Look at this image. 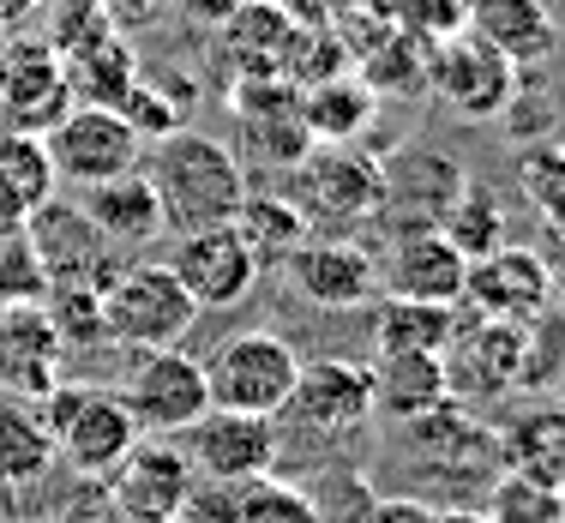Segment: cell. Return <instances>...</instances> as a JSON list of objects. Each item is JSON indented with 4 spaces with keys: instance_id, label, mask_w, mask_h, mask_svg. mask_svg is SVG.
I'll use <instances>...</instances> for the list:
<instances>
[{
    "instance_id": "5b68a950",
    "label": "cell",
    "mask_w": 565,
    "mask_h": 523,
    "mask_svg": "<svg viewBox=\"0 0 565 523\" xmlns=\"http://www.w3.org/2000/svg\"><path fill=\"white\" fill-rule=\"evenodd\" d=\"M199 367H205L211 409L277 415L282 397H289V385H295V373H301V355H295L289 338H277V331H235V338H223Z\"/></svg>"
},
{
    "instance_id": "d4e9b609",
    "label": "cell",
    "mask_w": 565,
    "mask_h": 523,
    "mask_svg": "<svg viewBox=\"0 0 565 523\" xmlns=\"http://www.w3.org/2000/svg\"><path fill=\"white\" fill-rule=\"evenodd\" d=\"M73 85H66L61 61L49 55V49H31V55H12L7 73H0V109H7V127L12 132H36L43 139L55 120L73 109Z\"/></svg>"
},
{
    "instance_id": "681fc988",
    "label": "cell",
    "mask_w": 565,
    "mask_h": 523,
    "mask_svg": "<svg viewBox=\"0 0 565 523\" xmlns=\"http://www.w3.org/2000/svg\"><path fill=\"white\" fill-rule=\"evenodd\" d=\"M349 7H373V0H349Z\"/></svg>"
},
{
    "instance_id": "d6a6232c",
    "label": "cell",
    "mask_w": 565,
    "mask_h": 523,
    "mask_svg": "<svg viewBox=\"0 0 565 523\" xmlns=\"http://www.w3.org/2000/svg\"><path fill=\"white\" fill-rule=\"evenodd\" d=\"M439 235H446L463 259H488V253H500L505 247V205H500V193H488V186L469 181L463 193H457V205L446 211Z\"/></svg>"
},
{
    "instance_id": "e575fe53",
    "label": "cell",
    "mask_w": 565,
    "mask_h": 523,
    "mask_svg": "<svg viewBox=\"0 0 565 523\" xmlns=\"http://www.w3.org/2000/svg\"><path fill=\"white\" fill-rule=\"evenodd\" d=\"M355 66V49H349L343 31H289L277 61V78H289L295 90H313L326 78H343Z\"/></svg>"
},
{
    "instance_id": "f546056e",
    "label": "cell",
    "mask_w": 565,
    "mask_h": 523,
    "mask_svg": "<svg viewBox=\"0 0 565 523\" xmlns=\"http://www.w3.org/2000/svg\"><path fill=\"white\" fill-rule=\"evenodd\" d=\"M373 115H380V103H373V90L355 73L301 90V120L313 132V145H355L373 127Z\"/></svg>"
},
{
    "instance_id": "e0dca14e",
    "label": "cell",
    "mask_w": 565,
    "mask_h": 523,
    "mask_svg": "<svg viewBox=\"0 0 565 523\" xmlns=\"http://www.w3.org/2000/svg\"><path fill=\"white\" fill-rule=\"evenodd\" d=\"M228 103H235L241 139H247V151L259 163L289 174L313 151V132L301 120V90L289 78H241V85H228Z\"/></svg>"
},
{
    "instance_id": "ab89813d",
    "label": "cell",
    "mask_w": 565,
    "mask_h": 523,
    "mask_svg": "<svg viewBox=\"0 0 565 523\" xmlns=\"http://www.w3.org/2000/svg\"><path fill=\"white\" fill-rule=\"evenodd\" d=\"M49 325L66 343H103V295L97 289H49Z\"/></svg>"
},
{
    "instance_id": "1f68e13d",
    "label": "cell",
    "mask_w": 565,
    "mask_h": 523,
    "mask_svg": "<svg viewBox=\"0 0 565 523\" xmlns=\"http://www.w3.org/2000/svg\"><path fill=\"white\" fill-rule=\"evenodd\" d=\"M55 169H49V151H43V139L36 132H12V127H0V193L12 199V205L31 217L43 199H55Z\"/></svg>"
},
{
    "instance_id": "5bb4252c",
    "label": "cell",
    "mask_w": 565,
    "mask_h": 523,
    "mask_svg": "<svg viewBox=\"0 0 565 523\" xmlns=\"http://www.w3.org/2000/svg\"><path fill=\"white\" fill-rule=\"evenodd\" d=\"M301 434H319V439H349L355 427H367L373 415V380L361 361H343V355H326V361H301L282 409Z\"/></svg>"
},
{
    "instance_id": "603a6c76",
    "label": "cell",
    "mask_w": 565,
    "mask_h": 523,
    "mask_svg": "<svg viewBox=\"0 0 565 523\" xmlns=\"http://www.w3.org/2000/svg\"><path fill=\"white\" fill-rule=\"evenodd\" d=\"M427 61H434V43H422V36H409L403 24H385L367 12V43L355 49V66H349V73L373 90V103H392V97L427 90Z\"/></svg>"
},
{
    "instance_id": "74e56055",
    "label": "cell",
    "mask_w": 565,
    "mask_h": 523,
    "mask_svg": "<svg viewBox=\"0 0 565 523\" xmlns=\"http://www.w3.org/2000/svg\"><path fill=\"white\" fill-rule=\"evenodd\" d=\"M518 186L547 217V230H565V145H530L518 157Z\"/></svg>"
},
{
    "instance_id": "60d3db41",
    "label": "cell",
    "mask_w": 565,
    "mask_h": 523,
    "mask_svg": "<svg viewBox=\"0 0 565 523\" xmlns=\"http://www.w3.org/2000/svg\"><path fill=\"white\" fill-rule=\"evenodd\" d=\"M115 115H120V120H127V127H132V132H139V139H145V145H157V139H169V132H174V127H181V115H174V109H169V103H163V97H157V90H151V85H145V78H132V85H127V90H120V97H115Z\"/></svg>"
},
{
    "instance_id": "52a82bcc",
    "label": "cell",
    "mask_w": 565,
    "mask_h": 523,
    "mask_svg": "<svg viewBox=\"0 0 565 523\" xmlns=\"http://www.w3.org/2000/svg\"><path fill=\"white\" fill-rule=\"evenodd\" d=\"M24 247H31L43 289H109L120 271V247L78 205L43 199V205L24 217Z\"/></svg>"
},
{
    "instance_id": "6da1fadb",
    "label": "cell",
    "mask_w": 565,
    "mask_h": 523,
    "mask_svg": "<svg viewBox=\"0 0 565 523\" xmlns=\"http://www.w3.org/2000/svg\"><path fill=\"white\" fill-rule=\"evenodd\" d=\"M139 169L157 186V199H163V223L174 235L211 230V223H235L241 199H247L241 157L228 145H217L211 132H193V127H174L169 139H157Z\"/></svg>"
},
{
    "instance_id": "d590c367",
    "label": "cell",
    "mask_w": 565,
    "mask_h": 523,
    "mask_svg": "<svg viewBox=\"0 0 565 523\" xmlns=\"http://www.w3.org/2000/svg\"><path fill=\"white\" fill-rule=\"evenodd\" d=\"M481 523H565V493L518 476V469H500V476L488 481Z\"/></svg>"
},
{
    "instance_id": "4dcf8cb0",
    "label": "cell",
    "mask_w": 565,
    "mask_h": 523,
    "mask_svg": "<svg viewBox=\"0 0 565 523\" xmlns=\"http://www.w3.org/2000/svg\"><path fill=\"white\" fill-rule=\"evenodd\" d=\"M235 230H241V241H247L253 253H259V265H282L307 235H313L289 193H247L241 211H235Z\"/></svg>"
},
{
    "instance_id": "f907efd6",
    "label": "cell",
    "mask_w": 565,
    "mask_h": 523,
    "mask_svg": "<svg viewBox=\"0 0 565 523\" xmlns=\"http://www.w3.org/2000/svg\"><path fill=\"white\" fill-rule=\"evenodd\" d=\"M109 523H127V517H109Z\"/></svg>"
},
{
    "instance_id": "f35d334b",
    "label": "cell",
    "mask_w": 565,
    "mask_h": 523,
    "mask_svg": "<svg viewBox=\"0 0 565 523\" xmlns=\"http://www.w3.org/2000/svg\"><path fill=\"white\" fill-rule=\"evenodd\" d=\"M367 12L385 24H403V31L422 36V43H446V36L463 31L469 0H373Z\"/></svg>"
},
{
    "instance_id": "bcb514c9",
    "label": "cell",
    "mask_w": 565,
    "mask_h": 523,
    "mask_svg": "<svg viewBox=\"0 0 565 523\" xmlns=\"http://www.w3.org/2000/svg\"><path fill=\"white\" fill-rule=\"evenodd\" d=\"M43 0H0V24H19L24 12H36Z\"/></svg>"
},
{
    "instance_id": "7dc6e473",
    "label": "cell",
    "mask_w": 565,
    "mask_h": 523,
    "mask_svg": "<svg viewBox=\"0 0 565 523\" xmlns=\"http://www.w3.org/2000/svg\"><path fill=\"white\" fill-rule=\"evenodd\" d=\"M427 523H481V512H434Z\"/></svg>"
},
{
    "instance_id": "484cf974",
    "label": "cell",
    "mask_w": 565,
    "mask_h": 523,
    "mask_svg": "<svg viewBox=\"0 0 565 523\" xmlns=\"http://www.w3.org/2000/svg\"><path fill=\"white\" fill-rule=\"evenodd\" d=\"M78 211H85V217L97 223L120 253L145 247V241H157L169 230V223H163V199H157V186L145 181V169L115 174V181H103V186H85Z\"/></svg>"
},
{
    "instance_id": "7a4b0ae2",
    "label": "cell",
    "mask_w": 565,
    "mask_h": 523,
    "mask_svg": "<svg viewBox=\"0 0 565 523\" xmlns=\"http://www.w3.org/2000/svg\"><path fill=\"white\" fill-rule=\"evenodd\" d=\"M469 186V174L457 169V157H446L439 145L409 139L392 157H380V205H373V230L385 241L403 235H427L446 223V211L457 205V193Z\"/></svg>"
},
{
    "instance_id": "836d02e7",
    "label": "cell",
    "mask_w": 565,
    "mask_h": 523,
    "mask_svg": "<svg viewBox=\"0 0 565 523\" xmlns=\"http://www.w3.org/2000/svg\"><path fill=\"white\" fill-rule=\"evenodd\" d=\"M565 380V313L542 307V313L518 319V392H547Z\"/></svg>"
},
{
    "instance_id": "4316f807",
    "label": "cell",
    "mask_w": 565,
    "mask_h": 523,
    "mask_svg": "<svg viewBox=\"0 0 565 523\" xmlns=\"http://www.w3.org/2000/svg\"><path fill=\"white\" fill-rule=\"evenodd\" d=\"M367 380H373V409H380L385 421H397V427H409V421H422V415L457 404L451 385H446V361L439 355H380L367 367Z\"/></svg>"
},
{
    "instance_id": "3957f363",
    "label": "cell",
    "mask_w": 565,
    "mask_h": 523,
    "mask_svg": "<svg viewBox=\"0 0 565 523\" xmlns=\"http://www.w3.org/2000/svg\"><path fill=\"white\" fill-rule=\"evenodd\" d=\"M43 421H49V439H55V463H66L73 476H97V481L139 439L127 404L109 385H85V380H61L43 397Z\"/></svg>"
},
{
    "instance_id": "f1b7e54d",
    "label": "cell",
    "mask_w": 565,
    "mask_h": 523,
    "mask_svg": "<svg viewBox=\"0 0 565 523\" xmlns=\"http://www.w3.org/2000/svg\"><path fill=\"white\" fill-rule=\"evenodd\" d=\"M463 325V307H439V301H397L385 295V307L373 313V338L380 355H446V343Z\"/></svg>"
},
{
    "instance_id": "2e32d148",
    "label": "cell",
    "mask_w": 565,
    "mask_h": 523,
    "mask_svg": "<svg viewBox=\"0 0 565 523\" xmlns=\"http://www.w3.org/2000/svg\"><path fill=\"white\" fill-rule=\"evenodd\" d=\"M457 307L469 319H505V325H518V319L554 307V277H547L535 247H500L488 259H469L463 301Z\"/></svg>"
},
{
    "instance_id": "4fadbf2b",
    "label": "cell",
    "mask_w": 565,
    "mask_h": 523,
    "mask_svg": "<svg viewBox=\"0 0 565 523\" xmlns=\"http://www.w3.org/2000/svg\"><path fill=\"white\" fill-rule=\"evenodd\" d=\"M103 488H109V517L181 523L186 488H193V463L169 439H132V451L103 476Z\"/></svg>"
},
{
    "instance_id": "d6986e66",
    "label": "cell",
    "mask_w": 565,
    "mask_h": 523,
    "mask_svg": "<svg viewBox=\"0 0 565 523\" xmlns=\"http://www.w3.org/2000/svg\"><path fill=\"white\" fill-rule=\"evenodd\" d=\"M61 385V338L36 301L0 307V392L43 404Z\"/></svg>"
},
{
    "instance_id": "9a60e30c",
    "label": "cell",
    "mask_w": 565,
    "mask_h": 523,
    "mask_svg": "<svg viewBox=\"0 0 565 523\" xmlns=\"http://www.w3.org/2000/svg\"><path fill=\"white\" fill-rule=\"evenodd\" d=\"M277 427L271 415H235V409H205L193 427H186V463H193L199 481H259L277 469Z\"/></svg>"
},
{
    "instance_id": "30bf717a",
    "label": "cell",
    "mask_w": 565,
    "mask_h": 523,
    "mask_svg": "<svg viewBox=\"0 0 565 523\" xmlns=\"http://www.w3.org/2000/svg\"><path fill=\"white\" fill-rule=\"evenodd\" d=\"M523 73L511 66L500 49H488L481 36L457 31L446 43H434V61H427V97H439L451 115L463 120H500L518 103Z\"/></svg>"
},
{
    "instance_id": "ba28073f",
    "label": "cell",
    "mask_w": 565,
    "mask_h": 523,
    "mask_svg": "<svg viewBox=\"0 0 565 523\" xmlns=\"http://www.w3.org/2000/svg\"><path fill=\"white\" fill-rule=\"evenodd\" d=\"M115 397L127 404L139 439H174L211 409L205 367L193 355H181V349H139V361L115 385Z\"/></svg>"
},
{
    "instance_id": "9c48e42d",
    "label": "cell",
    "mask_w": 565,
    "mask_h": 523,
    "mask_svg": "<svg viewBox=\"0 0 565 523\" xmlns=\"http://www.w3.org/2000/svg\"><path fill=\"white\" fill-rule=\"evenodd\" d=\"M43 151H49L55 181L78 186V193L115 181V174H132L145 163V139L115 109H103V103H78V109H66L55 127L43 132Z\"/></svg>"
},
{
    "instance_id": "ee69618b",
    "label": "cell",
    "mask_w": 565,
    "mask_h": 523,
    "mask_svg": "<svg viewBox=\"0 0 565 523\" xmlns=\"http://www.w3.org/2000/svg\"><path fill=\"white\" fill-rule=\"evenodd\" d=\"M434 505L427 500H409V493H385V500H367L355 523H427Z\"/></svg>"
},
{
    "instance_id": "7402d4cb",
    "label": "cell",
    "mask_w": 565,
    "mask_h": 523,
    "mask_svg": "<svg viewBox=\"0 0 565 523\" xmlns=\"http://www.w3.org/2000/svg\"><path fill=\"white\" fill-rule=\"evenodd\" d=\"M295 24L282 19L277 0H241L235 12L217 24V55L228 66V85H241V78H277V61H282V43H289Z\"/></svg>"
},
{
    "instance_id": "277c9868",
    "label": "cell",
    "mask_w": 565,
    "mask_h": 523,
    "mask_svg": "<svg viewBox=\"0 0 565 523\" xmlns=\"http://www.w3.org/2000/svg\"><path fill=\"white\" fill-rule=\"evenodd\" d=\"M282 193L295 199L307 230H355L380 205V157L361 145H313L289 169Z\"/></svg>"
},
{
    "instance_id": "ac0fdd59",
    "label": "cell",
    "mask_w": 565,
    "mask_h": 523,
    "mask_svg": "<svg viewBox=\"0 0 565 523\" xmlns=\"http://www.w3.org/2000/svg\"><path fill=\"white\" fill-rule=\"evenodd\" d=\"M446 385L451 397H500L518 392V325L505 319H469L446 343Z\"/></svg>"
},
{
    "instance_id": "ffe728a7",
    "label": "cell",
    "mask_w": 565,
    "mask_h": 523,
    "mask_svg": "<svg viewBox=\"0 0 565 523\" xmlns=\"http://www.w3.org/2000/svg\"><path fill=\"white\" fill-rule=\"evenodd\" d=\"M463 277H469V259H463V253H457L439 230L392 241V259L380 265V284L392 289L397 301H439V307H457V301H463Z\"/></svg>"
},
{
    "instance_id": "7c38bea8",
    "label": "cell",
    "mask_w": 565,
    "mask_h": 523,
    "mask_svg": "<svg viewBox=\"0 0 565 523\" xmlns=\"http://www.w3.org/2000/svg\"><path fill=\"white\" fill-rule=\"evenodd\" d=\"M277 271L307 307H326V313H355L380 295V259L343 235H307Z\"/></svg>"
},
{
    "instance_id": "8992f818",
    "label": "cell",
    "mask_w": 565,
    "mask_h": 523,
    "mask_svg": "<svg viewBox=\"0 0 565 523\" xmlns=\"http://www.w3.org/2000/svg\"><path fill=\"white\" fill-rule=\"evenodd\" d=\"M193 319L199 307L169 265H120L115 284L103 289V338L127 349H181Z\"/></svg>"
},
{
    "instance_id": "c3c4849f",
    "label": "cell",
    "mask_w": 565,
    "mask_h": 523,
    "mask_svg": "<svg viewBox=\"0 0 565 523\" xmlns=\"http://www.w3.org/2000/svg\"><path fill=\"white\" fill-rule=\"evenodd\" d=\"M19 523H49V517H19Z\"/></svg>"
},
{
    "instance_id": "8fae6325",
    "label": "cell",
    "mask_w": 565,
    "mask_h": 523,
    "mask_svg": "<svg viewBox=\"0 0 565 523\" xmlns=\"http://www.w3.org/2000/svg\"><path fill=\"white\" fill-rule=\"evenodd\" d=\"M163 265L174 271V284L193 295L199 313H223V307H241L253 289H259V277H265L259 253L241 241L235 223H211V230L174 235V253H169Z\"/></svg>"
},
{
    "instance_id": "44dd1931",
    "label": "cell",
    "mask_w": 565,
    "mask_h": 523,
    "mask_svg": "<svg viewBox=\"0 0 565 523\" xmlns=\"http://www.w3.org/2000/svg\"><path fill=\"white\" fill-rule=\"evenodd\" d=\"M463 31L481 36L488 49H500L518 73L542 66L559 49V24L547 12V0H469Z\"/></svg>"
},
{
    "instance_id": "7bdbcfd3",
    "label": "cell",
    "mask_w": 565,
    "mask_h": 523,
    "mask_svg": "<svg viewBox=\"0 0 565 523\" xmlns=\"http://www.w3.org/2000/svg\"><path fill=\"white\" fill-rule=\"evenodd\" d=\"M277 7H282V19H289L295 31H338L349 0H277Z\"/></svg>"
},
{
    "instance_id": "f6af8a7d",
    "label": "cell",
    "mask_w": 565,
    "mask_h": 523,
    "mask_svg": "<svg viewBox=\"0 0 565 523\" xmlns=\"http://www.w3.org/2000/svg\"><path fill=\"white\" fill-rule=\"evenodd\" d=\"M235 7H241V0H181V12L199 24V31H217V24H223Z\"/></svg>"
},
{
    "instance_id": "b9f144b4",
    "label": "cell",
    "mask_w": 565,
    "mask_h": 523,
    "mask_svg": "<svg viewBox=\"0 0 565 523\" xmlns=\"http://www.w3.org/2000/svg\"><path fill=\"white\" fill-rule=\"evenodd\" d=\"M36 295H43V271H36L31 247H24V230L0 235V307H24Z\"/></svg>"
},
{
    "instance_id": "cb8c5ba5",
    "label": "cell",
    "mask_w": 565,
    "mask_h": 523,
    "mask_svg": "<svg viewBox=\"0 0 565 523\" xmlns=\"http://www.w3.org/2000/svg\"><path fill=\"white\" fill-rule=\"evenodd\" d=\"M493 446H500V469H518V476L565 493V404L518 409L505 427H493Z\"/></svg>"
},
{
    "instance_id": "8d00e7d4",
    "label": "cell",
    "mask_w": 565,
    "mask_h": 523,
    "mask_svg": "<svg viewBox=\"0 0 565 523\" xmlns=\"http://www.w3.org/2000/svg\"><path fill=\"white\" fill-rule=\"evenodd\" d=\"M235 523H326V517H319V500L307 488L277 481V476H259V481H241Z\"/></svg>"
},
{
    "instance_id": "83f0119b",
    "label": "cell",
    "mask_w": 565,
    "mask_h": 523,
    "mask_svg": "<svg viewBox=\"0 0 565 523\" xmlns=\"http://www.w3.org/2000/svg\"><path fill=\"white\" fill-rule=\"evenodd\" d=\"M49 469H55V439H49L43 404L0 392V488H36Z\"/></svg>"
}]
</instances>
